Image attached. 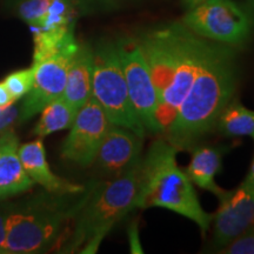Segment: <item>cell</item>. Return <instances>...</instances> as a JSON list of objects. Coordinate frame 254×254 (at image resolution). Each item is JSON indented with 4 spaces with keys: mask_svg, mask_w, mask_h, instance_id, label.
<instances>
[{
    "mask_svg": "<svg viewBox=\"0 0 254 254\" xmlns=\"http://www.w3.org/2000/svg\"><path fill=\"white\" fill-rule=\"evenodd\" d=\"M139 45L160 99L157 120L165 134L194 81L209 43L186 26L172 25L146 34Z\"/></svg>",
    "mask_w": 254,
    "mask_h": 254,
    "instance_id": "6da1fadb",
    "label": "cell"
},
{
    "mask_svg": "<svg viewBox=\"0 0 254 254\" xmlns=\"http://www.w3.org/2000/svg\"><path fill=\"white\" fill-rule=\"evenodd\" d=\"M237 90L233 52L209 44L189 93L165 133L178 150L190 147L211 132Z\"/></svg>",
    "mask_w": 254,
    "mask_h": 254,
    "instance_id": "7a4b0ae2",
    "label": "cell"
},
{
    "mask_svg": "<svg viewBox=\"0 0 254 254\" xmlns=\"http://www.w3.org/2000/svg\"><path fill=\"white\" fill-rule=\"evenodd\" d=\"M87 196V186L80 193L60 194L45 190L20 204L9 206L6 218L7 254L44 253L62 241H66V231Z\"/></svg>",
    "mask_w": 254,
    "mask_h": 254,
    "instance_id": "3957f363",
    "label": "cell"
},
{
    "mask_svg": "<svg viewBox=\"0 0 254 254\" xmlns=\"http://www.w3.org/2000/svg\"><path fill=\"white\" fill-rule=\"evenodd\" d=\"M178 148L166 139H157L142 157L136 207H161L195 222L205 234L214 214L202 208L194 184L177 163Z\"/></svg>",
    "mask_w": 254,
    "mask_h": 254,
    "instance_id": "277c9868",
    "label": "cell"
},
{
    "mask_svg": "<svg viewBox=\"0 0 254 254\" xmlns=\"http://www.w3.org/2000/svg\"><path fill=\"white\" fill-rule=\"evenodd\" d=\"M141 164L119 177L87 185L86 199L60 252H97L107 233L136 207Z\"/></svg>",
    "mask_w": 254,
    "mask_h": 254,
    "instance_id": "5b68a950",
    "label": "cell"
},
{
    "mask_svg": "<svg viewBox=\"0 0 254 254\" xmlns=\"http://www.w3.org/2000/svg\"><path fill=\"white\" fill-rule=\"evenodd\" d=\"M92 97L112 125L126 127L145 138L146 129L129 99L117 43L99 44L93 50Z\"/></svg>",
    "mask_w": 254,
    "mask_h": 254,
    "instance_id": "8992f818",
    "label": "cell"
},
{
    "mask_svg": "<svg viewBox=\"0 0 254 254\" xmlns=\"http://www.w3.org/2000/svg\"><path fill=\"white\" fill-rule=\"evenodd\" d=\"M184 25L196 36L226 45H239L249 37L251 21L233 0H206L184 18Z\"/></svg>",
    "mask_w": 254,
    "mask_h": 254,
    "instance_id": "52a82bcc",
    "label": "cell"
},
{
    "mask_svg": "<svg viewBox=\"0 0 254 254\" xmlns=\"http://www.w3.org/2000/svg\"><path fill=\"white\" fill-rule=\"evenodd\" d=\"M129 99L146 132L160 133L157 113L160 99L139 43H117Z\"/></svg>",
    "mask_w": 254,
    "mask_h": 254,
    "instance_id": "ba28073f",
    "label": "cell"
},
{
    "mask_svg": "<svg viewBox=\"0 0 254 254\" xmlns=\"http://www.w3.org/2000/svg\"><path fill=\"white\" fill-rule=\"evenodd\" d=\"M79 45L77 40L72 41L56 55L32 65L34 71L33 84L20 106L21 122L31 119L51 101L63 97L68 68Z\"/></svg>",
    "mask_w": 254,
    "mask_h": 254,
    "instance_id": "9c48e42d",
    "label": "cell"
},
{
    "mask_svg": "<svg viewBox=\"0 0 254 254\" xmlns=\"http://www.w3.org/2000/svg\"><path fill=\"white\" fill-rule=\"evenodd\" d=\"M112 125L98 101L91 97L78 110L74 122L62 147L66 160L87 167L94 163L98 148Z\"/></svg>",
    "mask_w": 254,
    "mask_h": 254,
    "instance_id": "30bf717a",
    "label": "cell"
},
{
    "mask_svg": "<svg viewBox=\"0 0 254 254\" xmlns=\"http://www.w3.org/2000/svg\"><path fill=\"white\" fill-rule=\"evenodd\" d=\"M213 217V244L222 249L254 226V187L244 180L237 189L219 198Z\"/></svg>",
    "mask_w": 254,
    "mask_h": 254,
    "instance_id": "8fae6325",
    "label": "cell"
},
{
    "mask_svg": "<svg viewBox=\"0 0 254 254\" xmlns=\"http://www.w3.org/2000/svg\"><path fill=\"white\" fill-rule=\"evenodd\" d=\"M144 136L123 126L111 125L98 148L94 163L107 178L128 172L142 160Z\"/></svg>",
    "mask_w": 254,
    "mask_h": 254,
    "instance_id": "7c38bea8",
    "label": "cell"
},
{
    "mask_svg": "<svg viewBox=\"0 0 254 254\" xmlns=\"http://www.w3.org/2000/svg\"><path fill=\"white\" fill-rule=\"evenodd\" d=\"M19 157L25 172L31 178L32 182L49 192L73 194L85 190V186L64 180L52 172L47 163L45 147L41 138L19 146Z\"/></svg>",
    "mask_w": 254,
    "mask_h": 254,
    "instance_id": "4fadbf2b",
    "label": "cell"
},
{
    "mask_svg": "<svg viewBox=\"0 0 254 254\" xmlns=\"http://www.w3.org/2000/svg\"><path fill=\"white\" fill-rule=\"evenodd\" d=\"M33 185L19 157L18 136L6 129L0 134V200L26 192Z\"/></svg>",
    "mask_w": 254,
    "mask_h": 254,
    "instance_id": "5bb4252c",
    "label": "cell"
},
{
    "mask_svg": "<svg viewBox=\"0 0 254 254\" xmlns=\"http://www.w3.org/2000/svg\"><path fill=\"white\" fill-rule=\"evenodd\" d=\"M93 78V50L88 45H79L68 68L63 99L79 110L92 97Z\"/></svg>",
    "mask_w": 254,
    "mask_h": 254,
    "instance_id": "9a60e30c",
    "label": "cell"
},
{
    "mask_svg": "<svg viewBox=\"0 0 254 254\" xmlns=\"http://www.w3.org/2000/svg\"><path fill=\"white\" fill-rule=\"evenodd\" d=\"M222 152L218 147H195L192 151V158L185 170L187 176L194 185L208 190L220 198L226 192L215 183V176L221 168Z\"/></svg>",
    "mask_w": 254,
    "mask_h": 254,
    "instance_id": "2e32d148",
    "label": "cell"
},
{
    "mask_svg": "<svg viewBox=\"0 0 254 254\" xmlns=\"http://www.w3.org/2000/svg\"><path fill=\"white\" fill-rule=\"evenodd\" d=\"M215 127L226 136H252L254 139V111L232 99L221 111Z\"/></svg>",
    "mask_w": 254,
    "mask_h": 254,
    "instance_id": "e0dca14e",
    "label": "cell"
},
{
    "mask_svg": "<svg viewBox=\"0 0 254 254\" xmlns=\"http://www.w3.org/2000/svg\"><path fill=\"white\" fill-rule=\"evenodd\" d=\"M78 110L63 98L51 101L41 110V116L34 127L33 133L39 138H44L52 133L67 129L72 126Z\"/></svg>",
    "mask_w": 254,
    "mask_h": 254,
    "instance_id": "ac0fdd59",
    "label": "cell"
},
{
    "mask_svg": "<svg viewBox=\"0 0 254 254\" xmlns=\"http://www.w3.org/2000/svg\"><path fill=\"white\" fill-rule=\"evenodd\" d=\"M34 71L33 67L17 69V71L9 73L4 79V84L7 88L9 93L14 101H18L30 92L32 84H33Z\"/></svg>",
    "mask_w": 254,
    "mask_h": 254,
    "instance_id": "d6986e66",
    "label": "cell"
},
{
    "mask_svg": "<svg viewBox=\"0 0 254 254\" xmlns=\"http://www.w3.org/2000/svg\"><path fill=\"white\" fill-rule=\"evenodd\" d=\"M52 0H23L17 5L18 15L27 25L37 26L49 11Z\"/></svg>",
    "mask_w": 254,
    "mask_h": 254,
    "instance_id": "ffe728a7",
    "label": "cell"
},
{
    "mask_svg": "<svg viewBox=\"0 0 254 254\" xmlns=\"http://www.w3.org/2000/svg\"><path fill=\"white\" fill-rule=\"evenodd\" d=\"M217 252L220 254H254V226Z\"/></svg>",
    "mask_w": 254,
    "mask_h": 254,
    "instance_id": "44dd1931",
    "label": "cell"
},
{
    "mask_svg": "<svg viewBox=\"0 0 254 254\" xmlns=\"http://www.w3.org/2000/svg\"><path fill=\"white\" fill-rule=\"evenodd\" d=\"M18 120H20V107L12 104L4 109H0V132L9 129V127L13 126Z\"/></svg>",
    "mask_w": 254,
    "mask_h": 254,
    "instance_id": "7402d4cb",
    "label": "cell"
},
{
    "mask_svg": "<svg viewBox=\"0 0 254 254\" xmlns=\"http://www.w3.org/2000/svg\"><path fill=\"white\" fill-rule=\"evenodd\" d=\"M78 12H90L93 9L106 7L112 4L113 0H69Z\"/></svg>",
    "mask_w": 254,
    "mask_h": 254,
    "instance_id": "603a6c76",
    "label": "cell"
},
{
    "mask_svg": "<svg viewBox=\"0 0 254 254\" xmlns=\"http://www.w3.org/2000/svg\"><path fill=\"white\" fill-rule=\"evenodd\" d=\"M6 218H7V209L0 208V254H7L5 251Z\"/></svg>",
    "mask_w": 254,
    "mask_h": 254,
    "instance_id": "cb8c5ba5",
    "label": "cell"
},
{
    "mask_svg": "<svg viewBox=\"0 0 254 254\" xmlns=\"http://www.w3.org/2000/svg\"><path fill=\"white\" fill-rule=\"evenodd\" d=\"M15 101L13 98H12L11 93H9L7 88H6L4 82H0V109H4V107H7L9 105L14 104Z\"/></svg>",
    "mask_w": 254,
    "mask_h": 254,
    "instance_id": "d4e9b609",
    "label": "cell"
},
{
    "mask_svg": "<svg viewBox=\"0 0 254 254\" xmlns=\"http://www.w3.org/2000/svg\"><path fill=\"white\" fill-rule=\"evenodd\" d=\"M245 180H246L247 183H250L251 185L254 187V158H253L252 164H251V168H250L249 174H247V177H246Z\"/></svg>",
    "mask_w": 254,
    "mask_h": 254,
    "instance_id": "484cf974",
    "label": "cell"
},
{
    "mask_svg": "<svg viewBox=\"0 0 254 254\" xmlns=\"http://www.w3.org/2000/svg\"><path fill=\"white\" fill-rule=\"evenodd\" d=\"M184 1H185V4L189 6L190 8H192V7H194V6L206 1V0H184Z\"/></svg>",
    "mask_w": 254,
    "mask_h": 254,
    "instance_id": "4316f807",
    "label": "cell"
},
{
    "mask_svg": "<svg viewBox=\"0 0 254 254\" xmlns=\"http://www.w3.org/2000/svg\"><path fill=\"white\" fill-rule=\"evenodd\" d=\"M21 1H23V0H6V2H7L9 6H15V7H17V5L20 4Z\"/></svg>",
    "mask_w": 254,
    "mask_h": 254,
    "instance_id": "83f0119b",
    "label": "cell"
},
{
    "mask_svg": "<svg viewBox=\"0 0 254 254\" xmlns=\"http://www.w3.org/2000/svg\"><path fill=\"white\" fill-rule=\"evenodd\" d=\"M250 1H251V4H252V6L254 7V0H250Z\"/></svg>",
    "mask_w": 254,
    "mask_h": 254,
    "instance_id": "f1b7e54d",
    "label": "cell"
}]
</instances>
